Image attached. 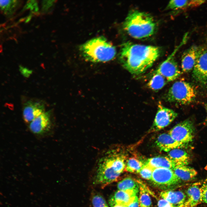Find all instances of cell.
<instances>
[{"label":"cell","instance_id":"obj_21","mask_svg":"<svg viewBox=\"0 0 207 207\" xmlns=\"http://www.w3.org/2000/svg\"><path fill=\"white\" fill-rule=\"evenodd\" d=\"M173 170L181 180L184 181L193 179L197 174V171L194 169L187 165L176 166Z\"/></svg>","mask_w":207,"mask_h":207},{"label":"cell","instance_id":"obj_35","mask_svg":"<svg viewBox=\"0 0 207 207\" xmlns=\"http://www.w3.org/2000/svg\"><path fill=\"white\" fill-rule=\"evenodd\" d=\"M110 207H126L125 206H122L120 205H113L110 206Z\"/></svg>","mask_w":207,"mask_h":207},{"label":"cell","instance_id":"obj_23","mask_svg":"<svg viewBox=\"0 0 207 207\" xmlns=\"http://www.w3.org/2000/svg\"><path fill=\"white\" fill-rule=\"evenodd\" d=\"M168 82L166 78L159 74L154 73L147 86L151 89L157 91L161 89Z\"/></svg>","mask_w":207,"mask_h":207},{"label":"cell","instance_id":"obj_15","mask_svg":"<svg viewBox=\"0 0 207 207\" xmlns=\"http://www.w3.org/2000/svg\"><path fill=\"white\" fill-rule=\"evenodd\" d=\"M156 143L161 151L168 152L175 149L181 148L185 145L175 141L168 133H165L158 137Z\"/></svg>","mask_w":207,"mask_h":207},{"label":"cell","instance_id":"obj_1","mask_svg":"<svg viewBox=\"0 0 207 207\" xmlns=\"http://www.w3.org/2000/svg\"><path fill=\"white\" fill-rule=\"evenodd\" d=\"M161 53L160 49L157 46L127 42L122 46L120 60L125 69L132 74L138 75L150 68Z\"/></svg>","mask_w":207,"mask_h":207},{"label":"cell","instance_id":"obj_16","mask_svg":"<svg viewBox=\"0 0 207 207\" xmlns=\"http://www.w3.org/2000/svg\"><path fill=\"white\" fill-rule=\"evenodd\" d=\"M160 195L175 207H183L186 198L185 193L180 191H163Z\"/></svg>","mask_w":207,"mask_h":207},{"label":"cell","instance_id":"obj_19","mask_svg":"<svg viewBox=\"0 0 207 207\" xmlns=\"http://www.w3.org/2000/svg\"><path fill=\"white\" fill-rule=\"evenodd\" d=\"M144 164L153 169L164 168L173 170L176 165L168 156H156L148 159Z\"/></svg>","mask_w":207,"mask_h":207},{"label":"cell","instance_id":"obj_20","mask_svg":"<svg viewBox=\"0 0 207 207\" xmlns=\"http://www.w3.org/2000/svg\"><path fill=\"white\" fill-rule=\"evenodd\" d=\"M168 156L176 166L187 165L190 161L189 154L185 150L181 148H176L168 152Z\"/></svg>","mask_w":207,"mask_h":207},{"label":"cell","instance_id":"obj_29","mask_svg":"<svg viewBox=\"0 0 207 207\" xmlns=\"http://www.w3.org/2000/svg\"><path fill=\"white\" fill-rule=\"evenodd\" d=\"M55 0H43L42 2L41 10L43 13H47L53 9L55 3Z\"/></svg>","mask_w":207,"mask_h":207},{"label":"cell","instance_id":"obj_7","mask_svg":"<svg viewBox=\"0 0 207 207\" xmlns=\"http://www.w3.org/2000/svg\"><path fill=\"white\" fill-rule=\"evenodd\" d=\"M195 133L193 122L189 119L177 124L168 133L175 141L184 145L193 140Z\"/></svg>","mask_w":207,"mask_h":207},{"label":"cell","instance_id":"obj_22","mask_svg":"<svg viewBox=\"0 0 207 207\" xmlns=\"http://www.w3.org/2000/svg\"><path fill=\"white\" fill-rule=\"evenodd\" d=\"M21 1L14 0H0L1 10L5 16L9 17L14 13L21 3Z\"/></svg>","mask_w":207,"mask_h":207},{"label":"cell","instance_id":"obj_6","mask_svg":"<svg viewBox=\"0 0 207 207\" xmlns=\"http://www.w3.org/2000/svg\"><path fill=\"white\" fill-rule=\"evenodd\" d=\"M186 33L180 44L176 47L172 53L162 62L155 71L154 72L160 74L168 82L176 80L180 75L181 72L175 59V55L178 50L185 44L188 37Z\"/></svg>","mask_w":207,"mask_h":207},{"label":"cell","instance_id":"obj_27","mask_svg":"<svg viewBox=\"0 0 207 207\" xmlns=\"http://www.w3.org/2000/svg\"><path fill=\"white\" fill-rule=\"evenodd\" d=\"M91 201L93 207H109L105 199L99 193L92 196Z\"/></svg>","mask_w":207,"mask_h":207},{"label":"cell","instance_id":"obj_26","mask_svg":"<svg viewBox=\"0 0 207 207\" xmlns=\"http://www.w3.org/2000/svg\"><path fill=\"white\" fill-rule=\"evenodd\" d=\"M139 195L138 198L139 207H150L152 201L146 190L142 186L139 185Z\"/></svg>","mask_w":207,"mask_h":207},{"label":"cell","instance_id":"obj_25","mask_svg":"<svg viewBox=\"0 0 207 207\" xmlns=\"http://www.w3.org/2000/svg\"><path fill=\"white\" fill-rule=\"evenodd\" d=\"M144 164L136 158H131L127 161L125 170L129 172L139 173Z\"/></svg>","mask_w":207,"mask_h":207},{"label":"cell","instance_id":"obj_9","mask_svg":"<svg viewBox=\"0 0 207 207\" xmlns=\"http://www.w3.org/2000/svg\"><path fill=\"white\" fill-rule=\"evenodd\" d=\"M151 181L156 186L162 188L176 185L181 181L172 170L164 168L154 169Z\"/></svg>","mask_w":207,"mask_h":207},{"label":"cell","instance_id":"obj_5","mask_svg":"<svg viewBox=\"0 0 207 207\" xmlns=\"http://www.w3.org/2000/svg\"><path fill=\"white\" fill-rule=\"evenodd\" d=\"M196 95L193 86L189 83L180 80L175 82L170 88L165 99L170 103L186 105L192 102Z\"/></svg>","mask_w":207,"mask_h":207},{"label":"cell","instance_id":"obj_2","mask_svg":"<svg viewBox=\"0 0 207 207\" xmlns=\"http://www.w3.org/2000/svg\"><path fill=\"white\" fill-rule=\"evenodd\" d=\"M114 147L103 150L97 159L94 176L97 184L104 187L115 181L125 169L124 156Z\"/></svg>","mask_w":207,"mask_h":207},{"label":"cell","instance_id":"obj_13","mask_svg":"<svg viewBox=\"0 0 207 207\" xmlns=\"http://www.w3.org/2000/svg\"><path fill=\"white\" fill-rule=\"evenodd\" d=\"M199 46L193 45L183 53L181 59V68L184 72L193 70L197 60Z\"/></svg>","mask_w":207,"mask_h":207},{"label":"cell","instance_id":"obj_8","mask_svg":"<svg viewBox=\"0 0 207 207\" xmlns=\"http://www.w3.org/2000/svg\"><path fill=\"white\" fill-rule=\"evenodd\" d=\"M192 76L195 82L207 88V45L199 46L196 62Z\"/></svg>","mask_w":207,"mask_h":207},{"label":"cell","instance_id":"obj_30","mask_svg":"<svg viewBox=\"0 0 207 207\" xmlns=\"http://www.w3.org/2000/svg\"><path fill=\"white\" fill-rule=\"evenodd\" d=\"M30 9L34 12H37L39 10L37 3L35 0H30L28 1L24 7V9Z\"/></svg>","mask_w":207,"mask_h":207},{"label":"cell","instance_id":"obj_28","mask_svg":"<svg viewBox=\"0 0 207 207\" xmlns=\"http://www.w3.org/2000/svg\"><path fill=\"white\" fill-rule=\"evenodd\" d=\"M153 169L150 167L144 164L139 173L143 178L151 180Z\"/></svg>","mask_w":207,"mask_h":207},{"label":"cell","instance_id":"obj_3","mask_svg":"<svg viewBox=\"0 0 207 207\" xmlns=\"http://www.w3.org/2000/svg\"><path fill=\"white\" fill-rule=\"evenodd\" d=\"M122 27L130 36L135 39H141L153 35L156 30L157 24L150 14L134 10L128 14Z\"/></svg>","mask_w":207,"mask_h":207},{"label":"cell","instance_id":"obj_17","mask_svg":"<svg viewBox=\"0 0 207 207\" xmlns=\"http://www.w3.org/2000/svg\"><path fill=\"white\" fill-rule=\"evenodd\" d=\"M186 198L183 207H194L202 202L200 187L193 184L186 191Z\"/></svg>","mask_w":207,"mask_h":207},{"label":"cell","instance_id":"obj_14","mask_svg":"<svg viewBox=\"0 0 207 207\" xmlns=\"http://www.w3.org/2000/svg\"><path fill=\"white\" fill-rule=\"evenodd\" d=\"M139 191L134 190H118L109 200L110 206L119 205L127 206L135 199Z\"/></svg>","mask_w":207,"mask_h":207},{"label":"cell","instance_id":"obj_24","mask_svg":"<svg viewBox=\"0 0 207 207\" xmlns=\"http://www.w3.org/2000/svg\"><path fill=\"white\" fill-rule=\"evenodd\" d=\"M117 188L118 190H134L139 191V185L131 177H126L118 182Z\"/></svg>","mask_w":207,"mask_h":207},{"label":"cell","instance_id":"obj_32","mask_svg":"<svg viewBox=\"0 0 207 207\" xmlns=\"http://www.w3.org/2000/svg\"><path fill=\"white\" fill-rule=\"evenodd\" d=\"M158 207H175L172 204L163 199L158 201Z\"/></svg>","mask_w":207,"mask_h":207},{"label":"cell","instance_id":"obj_34","mask_svg":"<svg viewBox=\"0 0 207 207\" xmlns=\"http://www.w3.org/2000/svg\"><path fill=\"white\" fill-rule=\"evenodd\" d=\"M205 108L206 109L207 114V103L205 104ZM204 124L205 125H207V114L206 117L205 119V121L204 122Z\"/></svg>","mask_w":207,"mask_h":207},{"label":"cell","instance_id":"obj_33","mask_svg":"<svg viewBox=\"0 0 207 207\" xmlns=\"http://www.w3.org/2000/svg\"><path fill=\"white\" fill-rule=\"evenodd\" d=\"M127 207H139L138 198L136 196L133 201L130 203Z\"/></svg>","mask_w":207,"mask_h":207},{"label":"cell","instance_id":"obj_18","mask_svg":"<svg viewBox=\"0 0 207 207\" xmlns=\"http://www.w3.org/2000/svg\"><path fill=\"white\" fill-rule=\"evenodd\" d=\"M205 1L200 0H172L168 2L166 9L173 10H184L198 7L204 3Z\"/></svg>","mask_w":207,"mask_h":207},{"label":"cell","instance_id":"obj_10","mask_svg":"<svg viewBox=\"0 0 207 207\" xmlns=\"http://www.w3.org/2000/svg\"><path fill=\"white\" fill-rule=\"evenodd\" d=\"M150 131H157L170 124L176 118L178 114L172 110L164 106L160 102Z\"/></svg>","mask_w":207,"mask_h":207},{"label":"cell","instance_id":"obj_11","mask_svg":"<svg viewBox=\"0 0 207 207\" xmlns=\"http://www.w3.org/2000/svg\"><path fill=\"white\" fill-rule=\"evenodd\" d=\"M45 112V106L43 102L29 100L24 104L23 111V118L26 122L30 123Z\"/></svg>","mask_w":207,"mask_h":207},{"label":"cell","instance_id":"obj_12","mask_svg":"<svg viewBox=\"0 0 207 207\" xmlns=\"http://www.w3.org/2000/svg\"><path fill=\"white\" fill-rule=\"evenodd\" d=\"M50 111L45 112L32 121L29 128L33 133L41 134L48 131L51 128Z\"/></svg>","mask_w":207,"mask_h":207},{"label":"cell","instance_id":"obj_4","mask_svg":"<svg viewBox=\"0 0 207 207\" xmlns=\"http://www.w3.org/2000/svg\"><path fill=\"white\" fill-rule=\"evenodd\" d=\"M83 57L88 61L95 62L110 61L115 57V47L106 39L99 37L91 39L82 45L80 48Z\"/></svg>","mask_w":207,"mask_h":207},{"label":"cell","instance_id":"obj_31","mask_svg":"<svg viewBox=\"0 0 207 207\" xmlns=\"http://www.w3.org/2000/svg\"><path fill=\"white\" fill-rule=\"evenodd\" d=\"M19 70L21 74L26 77H29L32 73L31 70L21 66L19 67Z\"/></svg>","mask_w":207,"mask_h":207}]
</instances>
